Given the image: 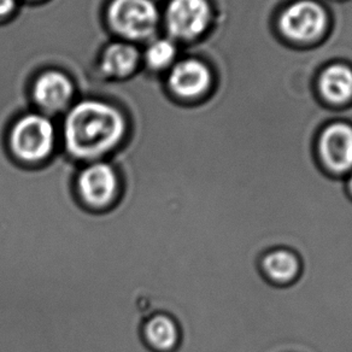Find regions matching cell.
<instances>
[{
    "mask_svg": "<svg viewBox=\"0 0 352 352\" xmlns=\"http://www.w3.org/2000/svg\"><path fill=\"white\" fill-rule=\"evenodd\" d=\"M126 122L118 109L99 100H83L69 111L64 123L65 146L80 160H94L118 146Z\"/></svg>",
    "mask_w": 352,
    "mask_h": 352,
    "instance_id": "6da1fadb",
    "label": "cell"
},
{
    "mask_svg": "<svg viewBox=\"0 0 352 352\" xmlns=\"http://www.w3.org/2000/svg\"><path fill=\"white\" fill-rule=\"evenodd\" d=\"M54 124L49 118L38 113L21 118L10 134V146L14 155L28 163H36L47 158L54 150Z\"/></svg>",
    "mask_w": 352,
    "mask_h": 352,
    "instance_id": "7a4b0ae2",
    "label": "cell"
},
{
    "mask_svg": "<svg viewBox=\"0 0 352 352\" xmlns=\"http://www.w3.org/2000/svg\"><path fill=\"white\" fill-rule=\"evenodd\" d=\"M158 10L152 0H113L109 23L118 34L129 40L150 38L158 25Z\"/></svg>",
    "mask_w": 352,
    "mask_h": 352,
    "instance_id": "3957f363",
    "label": "cell"
},
{
    "mask_svg": "<svg viewBox=\"0 0 352 352\" xmlns=\"http://www.w3.org/2000/svg\"><path fill=\"white\" fill-rule=\"evenodd\" d=\"M315 156L326 174L345 179L352 170V127L332 123L320 133L315 142Z\"/></svg>",
    "mask_w": 352,
    "mask_h": 352,
    "instance_id": "277c9868",
    "label": "cell"
},
{
    "mask_svg": "<svg viewBox=\"0 0 352 352\" xmlns=\"http://www.w3.org/2000/svg\"><path fill=\"white\" fill-rule=\"evenodd\" d=\"M76 192L83 206L89 209H109L116 203L121 192L118 174L107 163H94L80 173Z\"/></svg>",
    "mask_w": 352,
    "mask_h": 352,
    "instance_id": "5b68a950",
    "label": "cell"
},
{
    "mask_svg": "<svg viewBox=\"0 0 352 352\" xmlns=\"http://www.w3.org/2000/svg\"><path fill=\"white\" fill-rule=\"evenodd\" d=\"M327 14L321 6L310 0L297 1L280 17V30L285 36L297 43L318 39L327 28Z\"/></svg>",
    "mask_w": 352,
    "mask_h": 352,
    "instance_id": "8992f818",
    "label": "cell"
},
{
    "mask_svg": "<svg viewBox=\"0 0 352 352\" xmlns=\"http://www.w3.org/2000/svg\"><path fill=\"white\" fill-rule=\"evenodd\" d=\"M210 20L206 0H171L166 8V28L176 39H195L208 28Z\"/></svg>",
    "mask_w": 352,
    "mask_h": 352,
    "instance_id": "52a82bcc",
    "label": "cell"
},
{
    "mask_svg": "<svg viewBox=\"0 0 352 352\" xmlns=\"http://www.w3.org/2000/svg\"><path fill=\"white\" fill-rule=\"evenodd\" d=\"M259 270L274 286L287 287L294 285L302 273V262L292 250L276 248L270 250L259 259Z\"/></svg>",
    "mask_w": 352,
    "mask_h": 352,
    "instance_id": "ba28073f",
    "label": "cell"
},
{
    "mask_svg": "<svg viewBox=\"0 0 352 352\" xmlns=\"http://www.w3.org/2000/svg\"><path fill=\"white\" fill-rule=\"evenodd\" d=\"M211 74L206 64L186 59L176 64L169 75V86L182 98H197L210 87Z\"/></svg>",
    "mask_w": 352,
    "mask_h": 352,
    "instance_id": "9c48e42d",
    "label": "cell"
},
{
    "mask_svg": "<svg viewBox=\"0 0 352 352\" xmlns=\"http://www.w3.org/2000/svg\"><path fill=\"white\" fill-rule=\"evenodd\" d=\"M73 94V83L59 72L44 73L35 82V102L46 111H60L68 105Z\"/></svg>",
    "mask_w": 352,
    "mask_h": 352,
    "instance_id": "30bf717a",
    "label": "cell"
},
{
    "mask_svg": "<svg viewBox=\"0 0 352 352\" xmlns=\"http://www.w3.org/2000/svg\"><path fill=\"white\" fill-rule=\"evenodd\" d=\"M144 337L156 351H175L182 342V326L169 315L158 314L147 321L144 327Z\"/></svg>",
    "mask_w": 352,
    "mask_h": 352,
    "instance_id": "8fae6325",
    "label": "cell"
},
{
    "mask_svg": "<svg viewBox=\"0 0 352 352\" xmlns=\"http://www.w3.org/2000/svg\"><path fill=\"white\" fill-rule=\"evenodd\" d=\"M320 91L333 103H344L352 98V69L344 64H333L320 76Z\"/></svg>",
    "mask_w": 352,
    "mask_h": 352,
    "instance_id": "7c38bea8",
    "label": "cell"
},
{
    "mask_svg": "<svg viewBox=\"0 0 352 352\" xmlns=\"http://www.w3.org/2000/svg\"><path fill=\"white\" fill-rule=\"evenodd\" d=\"M139 60L138 50L131 44L116 43L104 51L102 69L110 76L122 78L132 73Z\"/></svg>",
    "mask_w": 352,
    "mask_h": 352,
    "instance_id": "4fadbf2b",
    "label": "cell"
},
{
    "mask_svg": "<svg viewBox=\"0 0 352 352\" xmlns=\"http://www.w3.org/2000/svg\"><path fill=\"white\" fill-rule=\"evenodd\" d=\"M175 56L176 46L171 40L158 39L148 45L145 58L152 69H163L174 60Z\"/></svg>",
    "mask_w": 352,
    "mask_h": 352,
    "instance_id": "5bb4252c",
    "label": "cell"
},
{
    "mask_svg": "<svg viewBox=\"0 0 352 352\" xmlns=\"http://www.w3.org/2000/svg\"><path fill=\"white\" fill-rule=\"evenodd\" d=\"M16 0H0V17L10 14L15 8Z\"/></svg>",
    "mask_w": 352,
    "mask_h": 352,
    "instance_id": "9a60e30c",
    "label": "cell"
},
{
    "mask_svg": "<svg viewBox=\"0 0 352 352\" xmlns=\"http://www.w3.org/2000/svg\"><path fill=\"white\" fill-rule=\"evenodd\" d=\"M344 180H345V188H346L347 195L352 199V170L347 174Z\"/></svg>",
    "mask_w": 352,
    "mask_h": 352,
    "instance_id": "2e32d148",
    "label": "cell"
}]
</instances>
